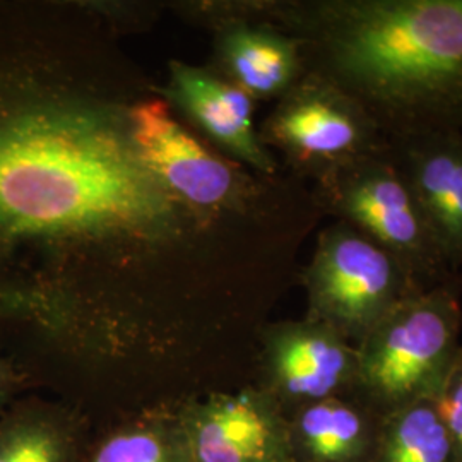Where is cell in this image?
Listing matches in <instances>:
<instances>
[{
	"instance_id": "ac0fdd59",
	"label": "cell",
	"mask_w": 462,
	"mask_h": 462,
	"mask_svg": "<svg viewBox=\"0 0 462 462\" xmlns=\"http://www.w3.org/2000/svg\"><path fill=\"white\" fill-rule=\"evenodd\" d=\"M14 389H16V377L13 375L7 365L0 362V414L4 413L7 402L14 394Z\"/></svg>"
},
{
	"instance_id": "5b68a950",
	"label": "cell",
	"mask_w": 462,
	"mask_h": 462,
	"mask_svg": "<svg viewBox=\"0 0 462 462\" xmlns=\"http://www.w3.org/2000/svg\"><path fill=\"white\" fill-rule=\"evenodd\" d=\"M305 282L307 319L355 347L401 301L423 291L393 254L345 221L320 233Z\"/></svg>"
},
{
	"instance_id": "277c9868",
	"label": "cell",
	"mask_w": 462,
	"mask_h": 462,
	"mask_svg": "<svg viewBox=\"0 0 462 462\" xmlns=\"http://www.w3.org/2000/svg\"><path fill=\"white\" fill-rule=\"evenodd\" d=\"M317 202L393 254L423 291L462 280L447 264L389 146L320 177Z\"/></svg>"
},
{
	"instance_id": "2e32d148",
	"label": "cell",
	"mask_w": 462,
	"mask_h": 462,
	"mask_svg": "<svg viewBox=\"0 0 462 462\" xmlns=\"http://www.w3.org/2000/svg\"><path fill=\"white\" fill-rule=\"evenodd\" d=\"M370 462H457L431 397L383 414Z\"/></svg>"
},
{
	"instance_id": "7a4b0ae2",
	"label": "cell",
	"mask_w": 462,
	"mask_h": 462,
	"mask_svg": "<svg viewBox=\"0 0 462 462\" xmlns=\"http://www.w3.org/2000/svg\"><path fill=\"white\" fill-rule=\"evenodd\" d=\"M309 72L387 139L462 131V0H328L269 7Z\"/></svg>"
},
{
	"instance_id": "9a60e30c",
	"label": "cell",
	"mask_w": 462,
	"mask_h": 462,
	"mask_svg": "<svg viewBox=\"0 0 462 462\" xmlns=\"http://www.w3.org/2000/svg\"><path fill=\"white\" fill-rule=\"evenodd\" d=\"M83 462H192L190 447L175 413L144 414L88 447Z\"/></svg>"
},
{
	"instance_id": "7c38bea8",
	"label": "cell",
	"mask_w": 462,
	"mask_h": 462,
	"mask_svg": "<svg viewBox=\"0 0 462 462\" xmlns=\"http://www.w3.org/2000/svg\"><path fill=\"white\" fill-rule=\"evenodd\" d=\"M173 95L206 133L242 162L261 175L278 173L276 162L254 131V101L244 89L198 69L173 66Z\"/></svg>"
},
{
	"instance_id": "6da1fadb",
	"label": "cell",
	"mask_w": 462,
	"mask_h": 462,
	"mask_svg": "<svg viewBox=\"0 0 462 462\" xmlns=\"http://www.w3.org/2000/svg\"><path fill=\"white\" fill-rule=\"evenodd\" d=\"M171 194L108 116L74 108L32 64L0 60V274L21 254L175 226Z\"/></svg>"
},
{
	"instance_id": "e0dca14e",
	"label": "cell",
	"mask_w": 462,
	"mask_h": 462,
	"mask_svg": "<svg viewBox=\"0 0 462 462\" xmlns=\"http://www.w3.org/2000/svg\"><path fill=\"white\" fill-rule=\"evenodd\" d=\"M431 399L446 427L456 461L462 462V345Z\"/></svg>"
},
{
	"instance_id": "5bb4252c",
	"label": "cell",
	"mask_w": 462,
	"mask_h": 462,
	"mask_svg": "<svg viewBox=\"0 0 462 462\" xmlns=\"http://www.w3.org/2000/svg\"><path fill=\"white\" fill-rule=\"evenodd\" d=\"M89 444L78 420L45 404L0 414V462H83Z\"/></svg>"
},
{
	"instance_id": "8992f818",
	"label": "cell",
	"mask_w": 462,
	"mask_h": 462,
	"mask_svg": "<svg viewBox=\"0 0 462 462\" xmlns=\"http://www.w3.org/2000/svg\"><path fill=\"white\" fill-rule=\"evenodd\" d=\"M264 135L317 180L389 146L387 135L355 99L309 70L284 95Z\"/></svg>"
},
{
	"instance_id": "30bf717a",
	"label": "cell",
	"mask_w": 462,
	"mask_h": 462,
	"mask_svg": "<svg viewBox=\"0 0 462 462\" xmlns=\"http://www.w3.org/2000/svg\"><path fill=\"white\" fill-rule=\"evenodd\" d=\"M389 154L454 273L462 269V131L389 139Z\"/></svg>"
},
{
	"instance_id": "9c48e42d",
	"label": "cell",
	"mask_w": 462,
	"mask_h": 462,
	"mask_svg": "<svg viewBox=\"0 0 462 462\" xmlns=\"http://www.w3.org/2000/svg\"><path fill=\"white\" fill-rule=\"evenodd\" d=\"M179 416L192 462H295L286 416L255 385L187 404Z\"/></svg>"
},
{
	"instance_id": "ba28073f",
	"label": "cell",
	"mask_w": 462,
	"mask_h": 462,
	"mask_svg": "<svg viewBox=\"0 0 462 462\" xmlns=\"http://www.w3.org/2000/svg\"><path fill=\"white\" fill-rule=\"evenodd\" d=\"M356 372V347L329 326L305 319L264 330L255 387L286 414L322 399L353 394Z\"/></svg>"
},
{
	"instance_id": "3957f363",
	"label": "cell",
	"mask_w": 462,
	"mask_h": 462,
	"mask_svg": "<svg viewBox=\"0 0 462 462\" xmlns=\"http://www.w3.org/2000/svg\"><path fill=\"white\" fill-rule=\"evenodd\" d=\"M462 280L401 301L356 346L355 394L387 414L433 397L461 346Z\"/></svg>"
},
{
	"instance_id": "4fadbf2b",
	"label": "cell",
	"mask_w": 462,
	"mask_h": 462,
	"mask_svg": "<svg viewBox=\"0 0 462 462\" xmlns=\"http://www.w3.org/2000/svg\"><path fill=\"white\" fill-rule=\"evenodd\" d=\"M225 59L236 86L252 98L284 97L307 72L297 38L269 26L233 28Z\"/></svg>"
},
{
	"instance_id": "8fae6325",
	"label": "cell",
	"mask_w": 462,
	"mask_h": 462,
	"mask_svg": "<svg viewBox=\"0 0 462 462\" xmlns=\"http://www.w3.org/2000/svg\"><path fill=\"white\" fill-rule=\"evenodd\" d=\"M284 416L295 462H370L383 420L355 393L310 402Z\"/></svg>"
},
{
	"instance_id": "52a82bcc",
	"label": "cell",
	"mask_w": 462,
	"mask_h": 462,
	"mask_svg": "<svg viewBox=\"0 0 462 462\" xmlns=\"http://www.w3.org/2000/svg\"><path fill=\"white\" fill-rule=\"evenodd\" d=\"M129 133L139 158L152 177L177 198L199 208L252 206L274 196L284 183L252 182L213 156L170 116L165 103L135 105Z\"/></svg>"
}]
</instances>
